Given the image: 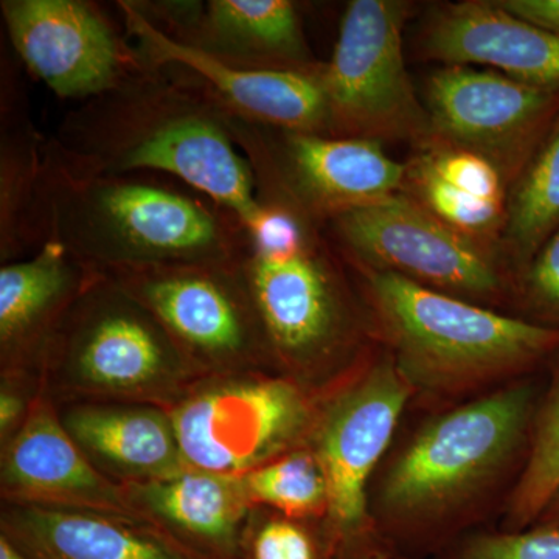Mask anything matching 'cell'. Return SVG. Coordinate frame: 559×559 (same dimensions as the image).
<instances>
[{
  "label": "cell",
  "instance_id": "obj_18",
  "mask_svg": "<svg viewBox=\"0 0 559 559\" xmlns=\"http://www.w3.org/2000/svg\"><path fill=\"white\" fill-rule=\"evenodd\" d=\"M423 53L447 66H481L532 86L559 90V38L498 2L444 3L426 20Z\"/></svg>",
  "mask_w": 559,
  "mask_h": 559
},
{
  "label": "cell",
  "instance_id": "obj_26",
  "mask_svg": "<svg viewBox=\"0 0 559 559\" xmlns=\"http://www.w3.org/2000/svg\"><path fill=\"white\" fill-rule=\"evenodd\" d=\"M559 495V355L549 388L543 393L527 460L520 480L503 509L502 528L521 532L536 524Z\"/></svg>",
  "mask_w": 559,
  "mask_h": 559
},
{
  "label": "cell",
  "instance_id": "obj_4",
  "mask_svg": "<svg viewBox=\"0 0 559 559\" xmlns=\"http://www.w3.org/2000/svg\"><path fill=\"white\" fill-rule=\"evenodd\" d=\"M40 197L49 240L92 271L237 263L245 241V223L187 183L76 170L47 140Z\"/></svg>",
  "mask_w": 559,
  "mask_h": 559
},
{
  "label": "cell",
  "instance_id": "obj_34",
  "mask_svg": "<svg viewBox=\"0 0 559 559\" xmlns=\"http://www.w3.org/2000/svg\"><path fill=\"white\" fill-rule=\"evenodd\" d=\"M0 559H31L25 557L24 554L16 546L10 543L5 536L0 535Z\"/></svg>",
  "mask_w": 559,
  "mask_h": 559
},
{
  "label": "cell",
  "instance_id": "obj_29",
  "mask_svg": "<svg viewBox=\"0 0 559 559\" xmlns=\"http://www.w3.org/2000/svg\"><path fill=\"white\" fill-rule=\"evenodd\" d=\"M432 559H559V528L474 530Z\"/></svg>",
  "mask_w": 559,
  "mask_h": 559
},
{
  "label": "cell",
  "instance_id": "obj_21",
  "mask_svg": "<svg viewBox=\"0 0 559 559\" xmlns=\"http://www.w3.org/2000/svg\"><path fill=\"white\" fill-rule=\"evenodd\" d=\"M143 520L205 559H241L253 507L240 476L187 468L175 476L124 485Z\"/></svg>",
  "mask_w": 559,
  "mask_h": 559
},
{
  "label": "cell",
  "instance_id": "obj_23",
  "mask_svg": "<svg viewBox=\"0 0 559 559\" xmlns=\"http://www.w3.org/2000/svg\"><path fill=\"white\" fill-rule=\"evenodd\" d=\"M14 57V55H13ZM0 68V263L28 259L47 240L40 183L46 140L28 112L20 60Z\"/></svg>",
  "mask_w": 559,
  "mask_h": 559
},
{
  "label": "cell",
  "instance_id": "obj_12",
  "mask_svg": "<svg viewBox=\"0 0 559 559\" xmlns=\"http://www.w3.org/2000/svg\"><path fill=\"white\" fill-rule=\"evenodd\" d=\"M100 274L159 320L202 377L277 371L237 263L167 264Z\"/></svg>",
  "mask_w": 559,
  "mask_h": 559
},
{
  "label": "cell",
  "instance_id": "obj_24",
  "mask_svg": "<svg viewBox=\"0 0 559 559\" xmlns=\"http://www.w3.org/2000/svg\"><path fill=\"white\" fill-rule=\"evenodd\" d=\"M406 189L423 207L462 234L487 242L503 231L507 180L479 154L430 143L406 164Z\"/></svg>",
  "mask_w": 559,
  "mask_h": 559
},
{
  "label": "cell",
  "instance_id": "obj_11",
  "mask_svg": "<svg viewBox=\"0 0 559 559\" xmlns=\"http://www.w3.org/2000/svg\"><path fill=\"white\" fill-rule=\"evenodd\" d=\"M227 121L252 167L259 201L293 205L323 224L406 189V165L377 140L282 130L229 112Z\"/></svg>",
  "mask_w": 559,
  "mask_h": 559
},
{
  "label": "cell",
  "instance_id": "obj_14",
  "mask_svg": "<svg viewBox=\"0 0 559 559\" xmlns=\"http://www.w3.org/2000/svg\"><path fill=\"white\" fill-rule=\"evenodd\" d=\"M425 106L429 145L479 154L502 173L510 189L559 117V90L491 69L444 66L426 83Z\"/></svg>",
  "mask_w": 559,
  "mask_h": 559
},
{
  "label": "cell",
  "instance_id": "obj_32",
  "mask_svg": "<svg viewBox=\"0 0 559 559\" xmlns=\"http://www.w3.org/2000/svg\"><path fill=\"white\" fill-rule=\"evenodd\" d=\"M503 10L559 38V0H498Z\"/></svg>",
  "mask_w": 559,
  "mask_h": 559
},
{
  "label": "cell",
  "instance_id": "obj_27",
  "mask_svg": "<svg viewBox=\"0 0 559 559\" xmlns=\"http://www.w3.org/2000/svg\"><path fill=\"white\" fill-rule=\"evenodd\" d=\"M253 509L290 520L322 524L329 511V485L311 447L299 448L240 476Z\"/></svg>",
  "mask_w": 559,
  "mask_h": 559
},
{
  "label": "cell",
  "instance_id": "obj_19",
  "mask_svg": "<svg viewBox=\"0 0 559 559\" xmlns=\"http://www.w3.org/2000/svg\"><path fill=\"white\" fill-rule=\"evenodd\" d=\"M95 274L53 240L0 264V374L39 378L55 334Z\"/></svg>",
  "mask_w": 559,
  "mask_h": 559
},
{
  "label": "cell",
  "instance_id": "obj_7",
  "mask_svg": "<svg viewBox=\"0 0 559 559\" xmlns=\"http://www.w3.org/2000/svg\"><path fill=\"white\" fill-rule=\"evenodd\" d=\"M412 401L392 358L374 344L320 395L310 447L329 485V511L320 525L333 559H390L371 520L369 496Z\"/></svg>",
  "mask_w": 559,
  "mask_h": 559
},
{
  "label": "cell",
  "instance_id": "obj_2",
  "mask_svg": "<svg viewBox=\"0 0 559 559\" xmlns=\"http://www.w3.org/2000/svg\"><path fill=\"white\" fill-rule=\"evenodd\" d=\"M47 146L76 170L157 173L187 183L248 224L260 212L255 176L227 112L178 68H153L70 109Z\"/></svg>",
  "mask_w": 559,
  "mask_h": 559
},
{
  "label": "cell",
  "instance_id": "obj_8",
  "mask_svg": "<svg viewBox=\"0 0 559 559\" xmlns=\"http://www.w3.org/2000/svg\"><path fill=\"white\" fill-rule=\"evenodd\" d=\"M319 403L285 374L252 370L201 378L167 411L189 468L245 476L310 447Z\"/></svg>",
  "mask_w": 559,
  "mask_h": 559
},
{
  "label": "cell",
  "instance_id": "obj_1",
  "mask_svg": "<svg viewBox=\"0 0 559 559\" xmlns=\"http://www.w3.org/2000/svg\"><path fill=\"white\" fill-rule=\"evenodd\" d=\"M540 399L532 377L432 411L371 484L369 509L390 559H432L507 506L527 460ZM506 509V507H503Z\"/></svg>",
  "mask_w": 559,
  "mask_h": 559
},
{
  "label": "cell",
  "instance_id": "obj_6",
  "mask_svg": "<svg viewBox=\"0 0 559 559\" xmlns=\"http://www.w3.org/2000/svg\"><path fill=\"white\" fill-rule=\"evenodd\" d=\"M39 378L55 404L110 401L170 409L204 377L150 310L97 272L55 334Z\"/></svg>",
  "mask_w": 559,
  "mask_h": 559
},
{
  "label": "cell",
  "instance_id": "obj_17",
  "mask_svg": "<svg viewBox=\"0 0 559 559\" xmlns=\"http://www.w3.org/2000/svg\"><path fill=\"white\" fill-rule=\"evenodd\" d=\"M0 499L146 521L131 506L124 485L110 480L84 455L44 389L17 436L0 450Z\"/></svg>",
  "mask_w": 559,
  "mask_h": 559
},
{
  "label": "cell",
  "instance_id": "obj_25",
  "mask_svg": "<svg viewBox=\"0 0 559 559\" xmlns=\"http://www.w3.org/2000/svg\"><path fill=\"white\" fill-rule=\"evenodd\" d=\"M559 229V117L509 190L503 241L520 275Z\"/></svg>",
  "mask_w": 559,
  "mask_h": 559
},
{
  "label": "cell",
  "instance_id": "obj_30",
  "mask_svg": "<svg viewBox=\"0 0 559 559\" xmlns=\"http://www.w3.org/2000/svg\"><path fill=\"white\" fill-rule=\"evenodd\" d=\"M518 296L532 322L559 329V229L522 271Z\"/></svg>",
  "mask_w": 559,
  "mask_h": 559
},
{
  "label": "cell",
  "instance_id": "obj_3",
  "mask_svg": "<svg viewBox=\"0 0 559 559\" xmlns=\"http://www.w3.org/2000/svg\"><path fill=\"white\" fill-rule=\"evenodd\" d=\"M259 202L237 267L275 370L322 395L373 345L369 319L323 224L290 205Z\"/></svg>",
  "mask_w": 559,
  "mask_h": 559
},
{
  "label": "cell",
  "instance_id": "obj_28",
  "mask_svg": "<svg viewBox=\"0 0 559 559\" xmlns=\"http://www.w3.org/2000/svg\"><path fill=\"white\" fill-rule=\"evenodd\" d=\"M241 559H333L318 522L253 509L242 536Z\"/></svg>",
  "mask_w": 559,
  "mask_h": 559
},
{
  "label": "cell",
  "instance_id": "obj_31",
  "mask_svg": "<svg viewBox=\"0 0 559 559\" xmlns=\"http://www.w3.org/2000/svg\"><path fill=\"white\" fill-rule=\"evenodd\" d=\"M43 390L40 378L32 374H0V450L7 447L27 421Z\"/></svg>",
  "mask_w": 559,
  "mask_h": 559
},
{
  "label": "cell",
  "instance_id": "obj_22",
  "mask_svg": "<svg viewBox=\"0 0 559 559\" xmlns=\"http://www.w3.org/2000/svg\"><path fill=\"white\" fill-rule=\"evenodd\" d=\"M0 535L31 559H205L148 521L0 506Z\"/></svg>",
  "mask_w": 559,
  "mask_h": 559
},
{
  "label": "cell",
  "instance_id": "obj_15",
  "mask_svg": "<svg viewBox=\"0 0 559 559\" xmlns=\"http://www.w3.org/2000/svg\"><path fill=\"white\" fill-rule=\"evenodd\" d=\"M124 31L150 68H178L231 116L282 130L331 135L322 64L312 70H250L227 64L162 35L132 9L116 3Z\"/></svg>",
  "mask_w": 559,
  "mask_h": 559
},
{
  "label": "cell",
  "instance_id": "obj_16",
  "mask_svg": "<svg viewBox=\"0 0 559 559\" xmlns=\"http://www.w3.org/2000/svg\"><path fill=\"white\" fill-rule=\"evenodd\" d=\"M162 35L250 70H312L299 10L289 0H130Z\"/></svg>",
  "mask_w": 559,
  "mask_h": 559
},
{
  "label": "cell",
  "instance_id": "obj_20",
  "mask_svg": "<svg viewBox=\"0 0 559 559\" xmlns=\"http://www.w3.org/2000/svg\"><path fill=\"white\" fill-rule=\"evenodd\" d=\"M57 407L66 430L92 465L117 484H145L189 468L165 407L110 401Z\"/></svg>",
  "mask_w": 559,
  "mask_h": 559
},
{
  "label": "cell",
  "instance_id": "obj_5",
  "mask_svg": "<svg viewBox=\"0 0 559 559\" xmlns=\"http://www.w3.org/2000/svg\"><path fill=\"white\" fill-rule=\"evenodd\" d=\"M349 266V264H348ZM353 267L371 337L430 411L532 377L559 355V329L513 318L390 272Z\"/></svg>",
  "mask_w": 559,
  "mask_h": 559
},
{
  "label": "cell",
  "instance_id": "obj_13",
  "mask_svg": "<svg viewBox=\"0 0 559 559\" xmlns=\"http://www.w3.org/2000/svg\"><path fill=\"white\" fill-rule=\"evenodd\" d=\"M0 13L21 66L61 100H92L153 69L102 3L2 0Z\"/></svg>",
  "mask_w": 559,
  "mask_h": 559
},
{
  "label": "cell",
  "instance_id": "obj_10",
  "mask_svg": "<svg viewBox=\"0 0 559 559\" xmlns=\"http://www.w3.org/2000/svg\"><path fill=\"white\" fill-rule=\"evenodd\" d=\"M407 3L352 0L333 57L322 66L331 138L430 142L428 110L418 100L403 53Z\"/></svg>",
  "mask_w": 559,
  "mask_h": 559
},
{
  "label": "cell",
  "instance_id": "obj_33",
  "mask_svg": "<svg viewBox=\"0 0 559 559\" xmlns=\"http://www.w3.org/2000/svg\"><path fill=\"white\" fill-rule=\"evenodd\" d=\"M533 527H554L559 528V495L557 498L551 500L549 507H547L546 511L540 514L539 520L536 521V524Z\"/></svg>",
  "mask_w": 559,
  "mask_h": 559
},
{
  "label": "cell",
  "instance_id": "obj_9",
  "mask_svg": "<svg viewBox=\"0 0 559 559\" xmlns=\"http://www.w3.org/2000/svg\"><path fill=\"white\" fill-rule=\"evenodd\" d=\"M323 227L349 266L390 272L481 307L511 294L513 282L491 245L448 226L404 191Z\"/></svg>",
  "mask_w": 559,
  "mask_h": 559
}]
</instances>
